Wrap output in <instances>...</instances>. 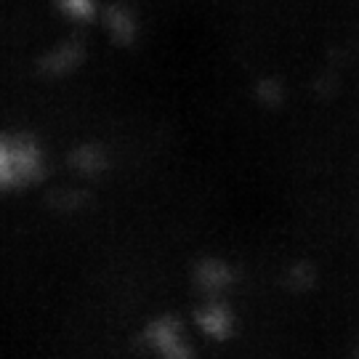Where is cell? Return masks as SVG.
<instances>
[{
    "instance_id": "obj_1",
    "label": "cell",
    "mask_w": 359,
    "mask_h": 359,
    "mask_svg": "<svg viewBox=\"0 0 359 359\" xmlns=\"http://www.w3.org/2000/svg\"><path fill=\"white\" fill-rule=\"evenodd\" d=\"M43 176V147L29 133H0V194L32 187Z\"/></svg>"
},
{
    "instance_id": "obj_2",
    "label": "cell",
    "mask_w": 359,
    "mask_h": 359,
    "mask_svg": "<svg viewBox=\"0 0 359 359\" xmlns=\"http://www.w3.org/2000/svg\"><path fill=\"white\" fill-rule=\"evenodd\" d=\"M83 56H86L83 40L67 38V40H62V43L51 46L48 51L40 56L38 69L46 77H67L75 72V67L83 62Z\"/></svg>"
},
{
    "instance_id": "obj_3",
    "label": "cell",
    "mask_w": 359,
    "mask_h": 359,
    "mask_svg": "<svg viewBox=\"0 0 359 359\" xmlns=\"http://www.w3.org/2000/svg\"><path fill=\"white\" fill-rule=\"evenodd\" d=\"M69 168L75 170L77 176L90 179V176H99L104 168H107V157H104L102 147L83 144V147H77L75 152L69 154Z\"/></svg>"
},
{
    "instance_id": "obj_4",
    "label": "cell",
    "mask_w": 359,
    "mask_h": 359,
    "mask_svg": "<svg viewBox=\"0 0 359 359\" xmlns=\"http://www.w3.org/2000/svg\"><path fill=\"white\" fill-rule=\"evenodd\" d=\"M99 22L115 40H128L133 35V16L123 6H102Z\"/></svg>"
},
{
    "instance_id": "obj_5",
    "label": "cell",
    "mask_w": 359,
    "mask_h": 359,
    "mask_svg": "<svg viewBox=\"0 0 359 359\" xmlns=\"http://www.w3.org/2000/svg\"><path fill=\"white\" fill-rule=\"evenodd\" d=\"M53 6L65 19L75 22V25H88L93 19H99V13H102L99 0H53Z\"/></svg>"
}]
</instances>
